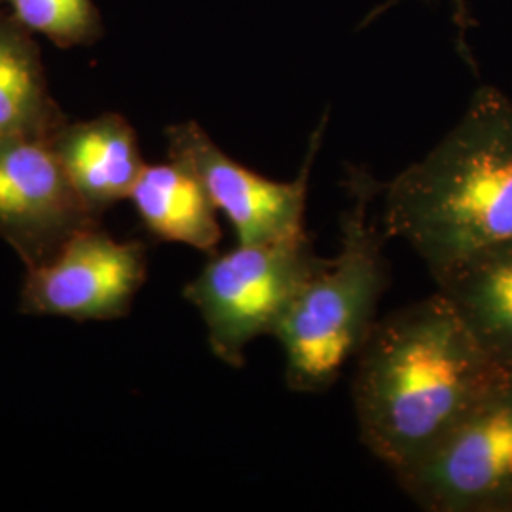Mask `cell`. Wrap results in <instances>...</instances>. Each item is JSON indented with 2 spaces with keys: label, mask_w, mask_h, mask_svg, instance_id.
<instances>
[{
  "label": "cell",
  "mask_w": 512,
  "mask_h": 512,
  "mask_svg": "<svg viewBox=\"0 0 512 512\" xmlns=\"http://www.w3.org/2000/svg\"><path fill=\"white\" fill-rule=\"evenodd\" d=\"M503 374L439 291L391 311L357 353L351 391L361 440L397 475Z\"/></svg>",
  "instance_id": "cell-1"
},
{
  "label": "cell",
  "mask_w": 512,
  "mask_h": 512,
  "mask_svg": "<svg viewBox=\"0 0 512 512\" xmlns=\"http://www.w3.org/2000/svg\"><path fill=\"white\" fill-rule=\"evenodd\" d=\"M380 198L385 238L404 241L431 275L512 241L511 99L476 90L456 128Z\"/></svg>",
  "instance_id": "cell-2"
},
{
  "label": "cell",
  "mask_w": 512,
  "mask_h": 512,
  "mask_svg": "<svg viewBox=\"0 0 512 512\" xmlns=\"http://www.w3.org/2000/svg\"><path fill=\"white\" fill-rule=\"evenodd\" d=\"M346 186L340 251L302 285L274 332L285 353V382L298 393H323L336 384L378 323L389 285L387 238L370 213L382 184L368 171L349 169Z\"/></svg>",
  "instance_id": "cell-3"
},
{
  "label": "cell",
  "mask_w": 512,
  "mask_h": 512,
  "mask_svg": "<svg viewBox=\"0 0 512 512\" xmlns=\"http://www.w3.org/2000/svg\"><path fill=\"white\" fill-rule=\"evenodd\" d=\"M325 262L308 234L211 255L183 294L202 315L213 355L234 368L245 365L247 346L274 336L294 296Z\"/></svg>",
  "instance_id": "cell-4"
},
{
  "label": "cell",
  "mask_w": 512,
  "mask_h": 512,
  "mask_svg": "<svg viewBox=\"0 0 512 512\" xmlns=\"http://www.w3.org/2000/svg\"><path fill=\"white\" fill-rule=\"evenodd\" d=\"M423 511H512V376L503 374L439 444L397 473Z\"/></svg>",
  "instance_id": "cell-5"
},
{
  "label": "cell",
  "mask_w": 512,
  "mask_h": 512,
  "mask_svg": "<svg viewBox=\"0 0 512 512\" xmlns=\"http://www.w3.org/2000/svg\"><path fill=\"white\" fill-rule=\"evenodd\" d=\"M147 279L141 241H116L101 222L69 239L50 260L27 268L19 310L76 323L126 317Z\"/></svg>",
  "instance_id": "cell-6"
},
{
  "label": "cell",
  "mask_w": 512,
  "mask_h": 512,
  "mask_svg": "<svg viewBox=\"0 0 512 512\" xmlns=\"http://www.w3.org/2000/svg\"><path fill=\"white\" fill-rule=\"evenodd\" d=\"M325 120L311 135L310 148L294 181H272L238 164L196 122L167 128L171 160L186 165L202 181L211 202L230 220L238 245L270 243L308 234L304 219L313 158L323 139Z\"/></svg>",
  "instance_id": "cell-7"
},
{
  "label": "cell",
  "mask_w": 512,
  "mask_h": 512,
  "mask_svg": "<svg viewBox=\"0 0 512 512\" xmlns=\"http://www.w3.org/2000/svg\"><path fill=\"white\" fill-rule=\"evenodd\" d=\"M55 156L50 137L0 133V239L27 268L97 224Z\"/></svg>",
  "instance_id": "cell-8"
},
{
  "label": "cell",
  "mask_w": 512,
  "mask_h": 512,
  "mask_svg": "<svg viewBox=\"0 0 512 512\" xmlns=\"http://www.w3.org/2000/svg\"><path fill=\"white\" fill-rule=\"evenodd\" d=\"M55 156L93 217L129 200L145 162L135 129L120 114L61 124L50 137Z\"/></svg>",
  "instance_id": "cell-9"
},
{
  "label": "cell",
  "mask_w": 512,
  "mask_h": 512,
  "mask_svg": "<svg viewBox=\"0 0 512 512\" xmlns=\"http://www.w3.org/2000/svg\"><path fill=\"white\" fill-rule=\"evenodd\" d=\"M492 365L512 376V241L431 275Z\"/></svg>",
  "instance_id": "cell-10"
},
{
  "label": "cell",
  "mask_w": 512,
  "mask_h": 512,
  "mask_svg": "<svg viewBox=\"0 0 512 512\" xmlns=\"http://www.w3.org/2000/svg\"><path fill=\"white\" fill-rule=\"evenodd\" d=\"M129 202L154 238L207 255L217 253L222 239L219 209L202 181L181 162L169 158L165 164L145 165Z\"/></svg>",
  "instance_id": "cell-11"
},
{
  "label": "cell",
  "mask_w": 512,
  "mask_h": 512,
  "mask_svg": "<svg viewBox=\"0 0 512 512\" xmlns=\"http://www.w3.org/2000/svg\"><path fill=\"white\" fill-rule=\"evenodd\" d=\"M27 29L0 21V133L52 137L65 118L48 93L42 63Z\"/></svg>",
  "instance_id": "cell-12"
},
{
  "label": "cell",
  "mask_w": 512,
  "mask_h": 512,
  "mask_svg": "<svg viewBox=\"0 0 512 512\" xmlns=\"http://www.w3.org/2000/svg\"><path fill=\"white\" fill-rule=\"evenodd\" d=\"M10 4L25 29L63 48L92 42L99 35V16L92 0H10Z\"/></svg>",
  "instance_id": "cell-13"
},
{
  "label": "cell",
  "mask_w": 512,
  "mask_h": 512,
  "mask_svg": "<svg viewBox=\"0 0 512 512\" xmlns=\"http://www.w3.org/2000/svg\"><path fill=\"white\" fill-rule=\"evenodd\" d=\"M397 0H389L387 4H384V6H380V10L378 12H385L389 6H393ZM456 4H458V21L459 25H461V29H465V19H467V12H465V4H463V0H456ZM376 12V14H378ZM376 14H372V18L376 16Z\"/></svg>",
  "instance_id": "cell-14"
}]
</instances>
